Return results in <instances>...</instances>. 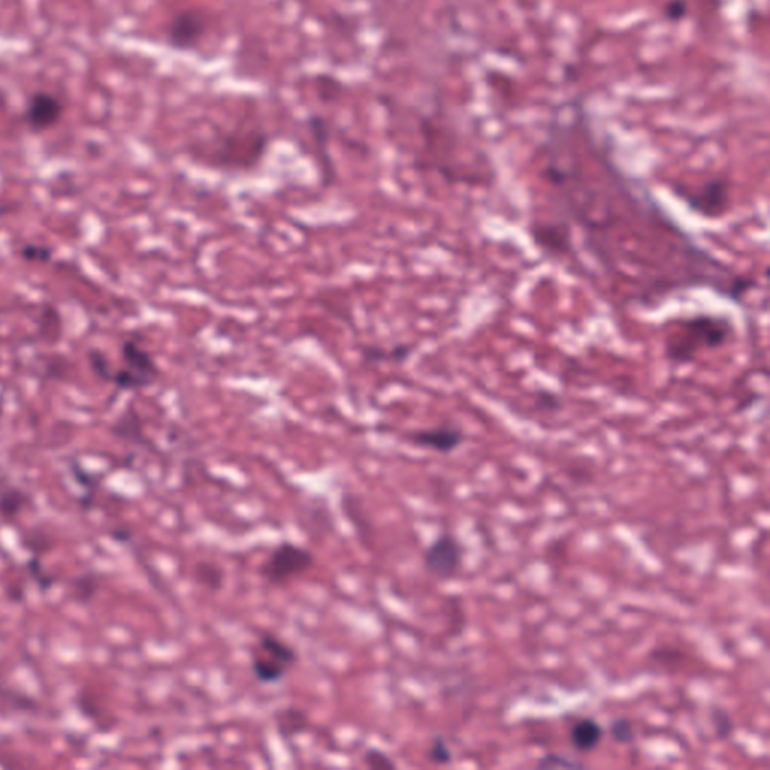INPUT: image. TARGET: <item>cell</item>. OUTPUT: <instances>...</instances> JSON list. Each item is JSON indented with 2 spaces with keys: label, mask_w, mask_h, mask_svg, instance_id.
I'll return each instance as SVG.
<instances>
[{
  "label": "cell",
  "mask_w": 770,
  "mask_h": 770,
  "mask_svg": "<svg viewBox=\"0 0 770 770\" xmlns=\"http://www.w3.org/2000/svg\"><path fill=\"white\" fill-rule=\"evenodd\" d=\"M544 216L530 220L536 247L555 260L589 258L618 301L655 309L687 290L745 305L756 279L698 242L647 187L618 164L611 143L575 99L557 107L539 147Z\"/></svg>",
  "instance_id": "cell-1"
},
{
  "label": "cell",
  "mask_w": 770,
  "mask_h": 770,
  "mask_svg": "<svg viewBox=\"0 0 770 770\" xmlns=\"http://www.w3.org/2000/svg\"><path fill=\"white\" fill-rule=\"evenodd\" d=\"M736 327L726 314L697 312L672 319L663 337V359L674 368L692 364L704 353H715L734 340Z\"/></svg>",
  "instance_id": "cell-2"
},
{
  "label": "cell",
  "mask_w": 770,
  "mask_h": 770,
  "mask_svg": "<svg viewBox=\"0 0 770 770\" xmlns=\"http://www.w3.org/2000/svg\"><path fill=\"white\" fill-rule=\"evenodd\" d=\"M250 671L256 682L273 687L283 682L298 667V648L273 631H262L251 646Z\"/></svg>",
  "instance_id": "cell-3"
},
{
  "label": "cell",
  "mask_w": 770,
  "mask_h": 770,
  "mask_svg": "<svg viewBox=\"0 0 770 770\" xmlns=\"http://www.w3.org/2000/svg\"><path fill=\"white\" fill-rule=\"evenodd\" d=\"M671 192L689 211L706 220H719L730 211V182L722 175H711L697 182L674 181Z\"/></svg>",
  "instance_id": "cell-4"
},
{
  "label": "cell",
  "mask_w": 770,
  "mask_h": 770,
  "mask_svg": "<svg viewBox=\"0 0 770 770\" xmlns=\"http://www.w3.org/2000/svg\"><path fill=\"white\" fill-rule=\"evenodd\" d=\"M316 566L314 552L290 540L280 542L259 566V578L270 587H283L294 579L309 574Z\"/></svg>",
  "instance_id": "cell-5"
},
{
  "label": "cell",
  "mask_w": 770,
  "mask_h": 770,
  "mask_svg": "<svg viewBox=\"0 0 770 770\" xmlns=\"http://www.w3.org/2000/svg\"><path fill=\"white\" fill-rule=\"evenodd\" d=\"M123 366L116 369L108 383L119 392H139L157 383L162 375L153 353L136 340H125L121 345Z\"/></svg>",
  "instance_id": "cell-6"
},
{
  "label": "cell",
  "mask_w": 770,
  "mask_h": 770,
  "mask_svg": "<svg viewBox=\"0 0 770 770\" xmlns=\"http://www.w3.org/2000/svg\"><path fill=\"white\" fill-rule=\"evenodd\" d=\"M464 563V548L456 536L442 531L427 544L422 554L423 570L431 578L447 583L456 578Z\"/></svg>",
  "instance_id": "cell-7"
},
{
  "label": "cell",
  "mask_w": 770,
  "mask_h": 770,
  "mask_svg": "<svg viewBox=\"0 0 770 770\" xmlns=\"http://www.w3.org/2000/svg\"><path fill=\"white\" fill-rule=\"evenodd\" d=\"M210 32V17L197 8L175 12L167 21L166 44L177 52H193L201 47Z\"/></svg>",
  "instance_id": "cell-8"
},
{
  "label": "cell",
  "mask_w": 770,
  "mask_h": 770,
  "mask_svg": "<svg viewBox=\"0 0 770 770\" xmlns=\"http://www.w3.org/2000/svg\"><path fill=\"white\" fill-rule=\"evenodd\" d=\"M64 103L58 95L47 91H38L32 93L26 101L23 119L30 131L43 133L56 127L64 116Z\"/></svg>",
  "instance_id": "cell-9"
},
{
  "label": "cell",
  "mask_w": 770,
  "mask_h": 770,
  "mask_svg": "<svg viewBox=\"0 0 770 770\" xmlns=\"http://www.w3.org/2000/svg\"><path fill=\"white\" fill-rule=\"evenodd\" d=\"M407 440L418 449L431 450L440 455H450L456 452L457 449H461L462 444L465 442V433L461 427L444 423L438 426L409 432Z\"/></svg>",
  "instance_id": "cell-10"
},
{
  "label": "cell",
  "mask_w": 770,
  "mask_h": 770,
  "mask_svg": "<svg viewBox=\"0 0 770 770\" xmlns=\"http://www.w3.org/2000/svg\"><path fill=\"white\" fill-rule=\"evenodd\" d=\"M307 127H309L310 136L314 139V147L318 149L319 163L322 169V177L325 178V184L333 182L334 171L333 158L329 157V123L322 116L319 115H310L307 119Z\"/></svg>",
  "instance_id": "cell-11"
},
{
  "label": "cell",
  "mask_w": 770,
  "mask_h": 770,
  "mask_svg": "<svg viewBox=\"0 0 770 770\" xmlns=\"http://www.w3.org/2000/svg\"><path fill=\"white\" fill-rule=\"evenodd\" d=\"M604 726L593 718H583L570 726L569 742L578 752H591L604 739Z\"/></svg>",
  "instance_id": "cell-12"
},
{
  "label": "cell",
  "mask_w": 770,
  "mask_h": 770,
  "mask_svg": "<svg viewBox=\"0 0 770 770\" xmlns=\"http://www.w3.org/2000/svg\"><path fill=\"white\" fill-rule=\"evenodd\" d=\"M275 726L283 739L298 736L307 728V713L294 706L283 707L275 713Z\"/></svg>",
  "instance_id": "cell-13"
},
{
  "label": "cell",
  "mask_w": 770,
  "mask_h": 770,
  "mask_svg": "<svg viewBox=\"0 0 770 770\" xmlns=\"http://www.w3.org/2000/svg\"><path fill=\"white\" fill-rule=\"evenodd\" d=\"M194 578L199 585L212 593H217L225 587V570L212 561H199L194 568Z\"/></svg>",
  "instance_id": "cell-14"
},
{
  "label": "cell",
  "mask_w": 770,
  "mask_h": 770,
  "mask_svg": "<svg viewBox=\"0 0 770 770\" xmlns=\"http://www.w3.org/2000/svg\"><path fill=\"white\" fill-rule=\"evenodd\" d=\"M414 346L412 345H398L392 349L377 348V346H369L364 349L363 355L368 359L369 363H403L405 360L411 357Z\"/></svg>",
  "instance_id": "cell-15"
},
{
  "label": "cell",
  "mask_w": 770,
  "mask_h": 770,
  "mask_svg": "<svg viewBox=\"0 0 770 770\" xmlns=\"http://www.w3.org/2000/svg\"><path fill=\"white\" fill-rule=\"evenodd\" d=\"M587 767L583 761L575 760L572 757L566 754H559V752H551L540 757L539 760L536 761V769L539 770H583Z\"/></svg>",
  "instance_id": "cell-16"
},
{
  "label": "cell",
  "mask_w": 770,
  "mask_h": 770,
  "mask_svg": "<svg viewBox=\"0 0 770 770\" xmlns=\"http://www.w3.org/2000/svg\"><path fill=\"white\" fill-rule=\"evenodd\" d=\"M709 717H710V724L713 726V730H715L718 739H721V741L730 739L731 734L736 730V726H734V722L731 719L730 713L726 709H722L721 706L713 704V706H710Z\"/></svg>",
  "instance_id": "cell-17"
},
{
  "label": "cell",
  "mask_w": 770,
  "mask_h": 770,
  "mask_svg": "<svg viewBox=\"0 0 770 770\" xmlns=\"http://www.w3.org/2000/svg\"><path fill=\"white\" fill-rule=\"evenodd\" d=\"M426 758L431 761L432 765H452L453 760H455V754L442 734H435L432 737L431 745H429V750L426 752Z\"/></svg>",
  "instance_id": "cell-18"
},
{
  "label": "cell",
  "mask_w": 770,
  "mask_h": 770,
  "mask_svg": "<svg viewBox=\"0 0 770 770\" xmlns=\"http://www.w3.org/2000/svg\"><path fill=\"white\" fill-rule=\"evenodd\" d=\"M608 733L617 745H631L637 741L632 721L626 717H618L609 722Z\"/></svg>",
  "instance_id": "cell-19"
},
{
  "label": "cell",
  "mask_w": 770,
  "mask_h": 770,
  "mask_svg": "<svg viewBox=\"0 0 770 770\" xmlns=\"http://www.w3.org/2000/svg\"><path fill=\"white\" fill-rule=\"evenodd\" d=\"M361 761L369 769L373 770H396L399 766L392 756H388L387 752L375 746H370L364 750L361 756Z\"/></svg>",
  "instance_id": "cell-20"
},
{
  "label": "cell",
  "mask_w": 770,
  "mask_h": 770,
  "mask_svg": "<svg viewBox=\"0 0 770 770\" xmlns=\"http://www.w3.org/2000/svg\"><path fill=\"white\" fill-rule=\"evenodd\" d=\"M88 363L89 366H91V369H92V372L95 373L97 378L101 379V381H106V383L110 381V377H112V373H114V369L110 368V361H108L107 355H106L101 349H89Z\"/></svg>",
  "instance_id": "cell-21"
},
{
  "label": "cell",
  "mask_w": 770,
  "mask_h": 770,
  "mask_svg": "<svg viewBox=\"0 0 770 770\" xmlns=\"http://www.w3.org/2000/svg\"><path fill=\"white\" fill-rule=\"evenodd\" d=\"M20 256L28 262H38V264H49L53 259V250L49 246L43 244H25L20 249Z\"/></svg>",
  "instance_id": "cell-22"
},
{
  "label": "cell",
  "mask_w": 770,
  "mask_h": 770,
  "mask_svg": "<svg viewBox=\"0 0 770 770\" xmlns=\"http://www.w3.org/2000/svg\"><path fill=\"white\" fill-rule=\"evenodd\" d=\"M687 12H689L687 0H670V2L665 4L663 10V19L671 21V23H679V21L685 20Z\"/></svg>",
  "instance_id": "cell-23"
}]
</instances>
